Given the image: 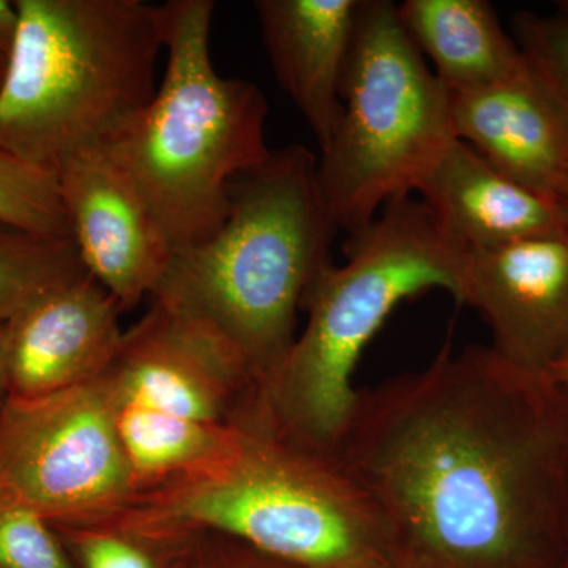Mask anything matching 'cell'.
<instances>
[{"instance_id": "cell-1", "label": "cell", "mask_w": 568, "mask_h": 568, "mask_svg": "<svg viewBox=\"0 0 568 568\" xmlns=\"http://www.w3.org/2000/svg\"><path fill=\"white\" fill-rule=\"evenodd\" d=\"M335 457L364 489L398 568H560L568 387L450 342L362 388Z\"/></svg>"}, {"instance_id": "cell-2", "label": "cell", "mask_w": 568, "mask_h": 568, "mask_svg": "<svg viewBox=\"0 0 568 568\" xmlns=\"http://www.w3.org/2000/svg\"><path fill=\"white\" fill-rule=\"evenodd\" d=\"M230 212L204 244L173 253L155 293L241 354L263 388L290 354L297 312L332 264L338 227L317 183L315 153L271 151L230 183Z\"/></svg>"}, {"instance_id": "cell-3", "label": "cell", "mask_w": 568, "mask_h": 568, "mask_svg": "<svg viewBox=\"0 0 568 568\" xmlns=\"http://www.w3.org/2000/svg\"><path fill=\"white\" fill-rule=\"evenodd\" d=\"M112 519L231 538L286 568L392 566L375 508L338 458L280 435L257 409L220 454Z\"/></svg>"}, {"instance_id": "cell-4", "label": "cell", "mask_w": 568, "mask_h": 568, "mask_svg": "<svg viewBox=\"0 0 568 568\" xmlns=\"http://www.w3.org/2000/svg\"><path fill=\"white\" fill-rule=\"evenodd\" d=\"M346 261L328 264L302 304L308 321L278 372L261 388V413L287 439L335 455L357 398L355 366L406 298L446 290L462 301L465 252L420 200L390 201L347 235Z\"/></svg>"}, {"instance_id": "cell-5", "label": "cell", "mask_w": 568, "mask_h": 568, "mask_svg": "<svg viewBox=\"0 0 568 568\" xmlns=\"http://www.w3.org/2000/svg\"><path fill=\"white\" fill-rule=\"evenodd\" d=\"M0 149L55 171L103 144L156 92L166 9L144 0H17Z\"/></svg>"}, {"instance_id": "cell-6", "label": "cell", "mask_w": 568, "mask_h": 568, "mask_svg": "<svg viewBox=\"0 0 568 568\" xmlns=\"http://www.w3.org/2000/svg\"><path fill=\"white\" fill-rule=\"evenodd\" d=\"M166 71L151 103L103 142L132 178L173 253L219 233L230 183L267 159L268 104L253 82L223 78L211 59L215 2L171 0Z\"/></svg>"}, {"instance_id": "cell-7", "label": "cell", "mask_w": 568, "mask_h": 568, "mask_svg": "<svg viewBox=\"0 0 568 568\" xmlns=\"http://www.w3.org/2000/svg\"><path fill=\"white\" fill-rule=\"evenodd\" d=\"M450 92L429 70L388 0H364L343 114L317 159V183L347 234L413 196L450 142Z\"/></svg>"}, {"instance_id": "cell-8", "label": "cell", "mask_w": 568, "mask_h": 568, "mask_svg": "<svg viewBox=\"0 0 568 568\" xmlns=\"http://www.w3.org/2000/svg\"><path fill=\"white\" fill-rule=\"evenodd\" d=\"M102 376L140 496L220 454L261 394L222 335L159 302L123 332Z\"/></svg>"}, {"instance_id": "cell-9", "label": "cell", "mask_w": 568, "mask_h": 568, "mask_svg": "<svg viewBox=\"0 0 568 568\" xmlns=\"http://www.w3.org/2000/svg\"><path fill=\"white\" fill-rule=\"evenodd\" d=\"M0 489L52 526L119 517L140 496L103 376L0 410Z\"/></svg>"}, {"instance_id": "cell-10", "label": "cell", "mask_w": 568, "mask_h": 568, "mask_svg": "<svg viewBox=\"0 0 568 568\" xmlns=\"http://www.w3.org/2000/svg\"><path fill=\"white\" fill-rule=\"evenodd\" d=\"M55 174L85 271L122 313L152 297L173 248L132 178L103 145L73 153Z\"/></svg>"}, {"instance_id": "cell-11", "label": "cell", "mask_w": 568, "mask_h": 568, "mask_svg": "<svg viewBox=\"0 0 568 568\" xmlns=\"http://www.w3.org/2000/svg\"><path fill=\"white\" fill-rule=\"evenodd\" d=\"M459 302L487 321L500 358L548 376L568 355V231L465 252Z\"/></svg>"}, {"instance_id": "cell-12", "label": "cell", "mask_w": 568, "mask_h": 568, "mask_svg": "<svg viewBox=\"0 0 568 568\" xmlns=\"http://www.w3.org/2000/svg\"><path fill=\"white\" fill-rule=\"evenodd\" d=\"M121 313L89 272L26 306L7 324V398H40L102 376L121 345Z\"/></svg>"}, {"instance_id": "cell-13", "label": "cell", "mask_w": 568, "mask_h": 568, "mask_svg": "<svg viewBox=\"0 0 568 568\" xmlns=\"http://www.w3.org/2000/svg\"><path fill=\"white\" fill-rule=\"evenodd\" d=\"M450 114L457 140L511 181L562 204L568 108L529 63L484 91L450 93Z\"/></svg>"}, {"instance_id": "cell-14", "label": "cell", "mask_w": 568, "mask_h": 568, "mask_svg": "<svg viewBox=\"0 0 568 568\" xmlns=\"http://www.w3.org/2000/svg\"><path fill=\"white\" fill-rule=\"evenodd\" d=\"M364 0H257L275 78L304 115L321 151L343 114V89Z\"/></svg>"}, {"instance_id": "cell-15", "label": "cell", "mask_w": 568, "mask_h": 568, "mask_svg": "<svg viewBox=\"0 0 568 568\" xmlns=\"http://www.w3.org/2000/svg\"><path fill=\"white\" fill-rule=\"evenodd\" d=\"M417 193L443 234L463 252L568 231L562 204L511 181L457 138Z\"/></svg>"}, {"instance_id": "cell-16", "label": "cell", "mask_w": 568, "mask_h": 568, "mask_svg": "<svg viewBox=\"0 0 568 568\" xmlns=\"http://www.w3.org/2000/svg\"><path fill=\"white\" fill-rule=\"evenodd\" d=\"M399 20L450 93L484 91L528 65L487 0H406Z\"/></svg>"}, {"instance_id": "cell-17", "label": "cell", "mask_w": 568, "mask_h": 568, "mask_svg": "<svg viewBox=\"0 0 568 568\" xmlns=\"http://www.w3.org/2000/svg\"><path fill=\"white\" fill-rule=\"evenodd\" d=\"M88 274L70 239L47 237L0 224V324L48 291Z\"/></svg>"}, {"instance_id": "cell-18", "label": "cell", "mask_w": 568, "mask_h": 568, "mask_svg": "<svg viewBox=\"0 0 568 568\" xmlns=\"http://www.w3.org/2000/svg\"><path fill=\"white\" fill-rule=\"evenodd\" d=\"M52 528L74 568H181L200 537L149 532L119 519Z\"/></svg>"}, {"instance_id": "cell-19", "label": "cell", "mask_w": 568, "mask_h": 568, "mask_svg": "<svg viewBox=\"0 0 568 568\" xmlns=\"http://www.w3.org/2000/svg\"><path fill=\"white\" fill-rule=\"evenodd\" d=\"M0 224L73 241L55 171L0 149Z\"/></svg>"}, {"instance_id": "cell-20", "label": "cell", "mask_w": 568, "mask_h": 568, "mask_svg": "<svg viewBox=\"0 0 568 568\" xmlns=\"http://www.w3.org/2000/svg\"><path fill=\"white\" fill-rule=\"evenodd\" d=\"M0 568H74L47 518L0 489Z\"/></svg>"}, {"instance_id": "cell-21", "label": "cell", "mask_w": 568, "mask_h": 568, "mask_svg": "<svg viewBox=\"0 0 568 568\" xmlns=\"http://www.w3.org/2000/svg\"><path fill=\"white\" fill-rule=\"evenodd\" d=\"M511 36L526 61L568 108V18L519 11Z\"/></svg>"}, {"instance_id": "cell-22", "label": "cell", "mask_w": 568, "mask_h": 568, "mask_svg": "<svg viewBox=\"0 0 568 568\" xmlns=\"http://www.w3.org/2000/svg\"><path fill=\"white\" fill-rule=\"evenodd\" d=\"M203 536L197 538L196 544L186 556L181 568H271L275 560L265 558L254 549L227 538L230 548L201 549Z\"/></svg>"}, {"instance_id": "cell-23", "label": "cell", "mask_w": 568, "mask_h": 568, "mask_svg": "<svg viewBox=\"0 0 568 568\" xmlns=\"http://www.w3.org/2000/svg\"><path fill=\"white\" fill-rule=\"evenodd\" d=\"M18 24H20V17H18L14 2L0 0V55L3 58H9L11 48H13Z\"/></svg>"}, {"instance_id": "cell-24", "label": "cell", "mask_w": 568, "mask_h": 568, "mask_svg": "<svg viewBox=\"0 0 568 568\" xmlns=\"http://www.w3.org/2000/svg\"><path fill=\"white\" fill-rule=\"evenodd\" d=\"M7 324H0V410L7 402V339H9Z\"/></svg>"}, {"instance_id": "cell-25", "label": "cell", "mask_w": 568, "mask_h": 568, "mask_svg": "<svg viewBox=\"0 0 568 568\" xmlns=\"http://www.w3.org/2000/svg\"><path fill=\"white\" fill-rule=\"evenodd\" d=\"M549 379L568 387V355L548 372Z\"/></svg>"}, {"instance_id": "cell-26", "label": "cell", "mask_w": 568, "mask_h": 568, "mask_svg": "<svg viewBox=\"0 0 568 568\" xmlns=\"http://www.w3.org/2000/svg\"><path fill=\"white\" fill-rule=\"evenodd\" d=\"M556 13L568 18V0H559V2H556Z\"/></svg>"}, {"instance_id": "cell-27", "label": "cell", "mask_w": 568, "mask_h": 568, "mask_svg": "<svg viewBox=\"0 0 568 568\" xmlns=\"http://www.w3.org/2000/svg\"><path fill=\"white\" fill-rule=\"evenodd\" d=\"M7 69V58L0 55V85H2L3 74H6Z\"/></svg>"}, {"instance_id": "cell-28", "label": "cell", "mask_w": 568, "mask_h": 568, "mask_svg": "<svg viewBox=\"0 0 568 568\" xmlns=\"http://www.w3.org/2000/svg\"><path fill=\"white\" fill-rule=\"evenodd\" d=\"M560 568H568V528H567L566 555H564L562 566H560Z\"/></svg>"}, {"instance_id": "cell-29", "label": "cell", "mask_w": 568, "mask_h": 568, "mask_svg": "<svg viewBox=\"0 0 568 568\" xmlns=\"http://www.w3.org/2000/svg\"><path fill=\"white\" fill-rule=\"evenodd\" d=\"M562 205H564V209H566V211L568 213V186L566 190V194H564Z\"/></svg>"}, {"instance_id": "cell-30", "label": "cell", "mask_w": 568, "mask_h": 568, "mask_svg": "<svg viewBox=\"0 0 568 568\" xmlns=\"http://www.w3.org/2000/svg\"><path fill=\"white\" fill-rule=\"evenodd\" d=\"M383 568H398V567H394V566H388V567H383Z\"/></svg>"}]
</instances>
